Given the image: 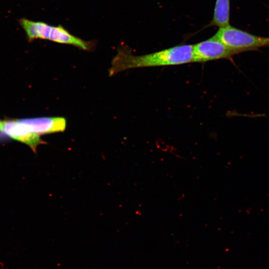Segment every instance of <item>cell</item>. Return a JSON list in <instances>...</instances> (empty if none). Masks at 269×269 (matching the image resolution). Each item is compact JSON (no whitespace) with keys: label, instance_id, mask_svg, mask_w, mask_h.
Segmentation results:
<instances>
[{"label":"cell","instance_id":"8","mask_svg":"<svg viewBox=\"0 0 269 269\" xmlns=\"http://www.w3.org/2000/svg\"><path fill=\"white\" fill-rule=\"evenodd\" d=\"M1 123H2V121H0V126H1Z\"/></svg>","mask_w":269,"mask_h":269},{"label":"cell","instance_id":"3","mask_svg":"<svg viewBox=\"0 0 269 269\" xmlns=\"http://www.w3.org/2000/svg\"><path fill=\"white\" fill-rule=\"evenodd\" d=\"M227 46L243 52L269 46V37L257 36L229 25L214 35Z\"/></svg>","mask_w":269,"mask_h":269},{"label":"cell","instance_id":"7","mask_svg":"<svg viewBox=\"0 0 269 269\" xmlns=\"http://www.w3.org/2000/svg\"><path fill=\"white\" fill-rule=\"evenodd\" d=\"M211 24L219 28L230 25V0H216Z\"/></svg>","mask_w":269,"mask_h":269},{"label":"cell","instance_id":"5","mask_svg":"<svg viewBox=\"0 0 269 269\" xmlns=\"http://www.w3.org/2000/svg\"><path fill=\"white\" fill-rule=\"evenodd\" d=\"M0 131L11 138L27 144L34 152L39 145L45 143L40 135L30 131L18 120L2 121Z\"/></svg>","mask_w":269,"mask_h":269},{"label":"cell","instance_id":"4","mask_svg":"<svg viewBox=\"0 0 269 269\" xmlns=\"http://www.w3.org/2000/svg\"><path fill=\"white\" fill-rule=\"evenodd\" d=\"M242 51L231 48L215 35L193 45V62H205L212 60L229 59Z\"/></svg>","mask_w":269,"mask_h":269},{"label":"cell","instance_id":"2","mask_svg":"<svg viewBox=\"0 0 269 269\" xmlns=\"http://www.w3.org/2000/svg\"><path fill=\"white\" fill-rule=\"evenodd\" d=\"M18 22L29 42L37 39L48 40L71 45L87 51L93 49L95 45L94 41H85L72 34L61 25L53 26L43 21H33L25 17L18 19Z\"/></svg>","mask_w":269,"mask_h":269},{"label":"cell","instance_id":"1","mask_svg":"<svg viewBox=\"0 0 269 269\" xmlns=\"http://www.w3.org/2000/svg\"><path fill=\"white\" fill-rule=\"evenodd\" d=\"M193 62V45L184 44L157 52L134 55L126 48L119 49L114 58L109 74L112 76L132 68L177 65Z\"/></svg>","mask_w":269,"mask_h":269},{"label":"cell","instance_id":"6","mask_svg":"<svg viewBox=\"0 0 269 269\" xmlns=\"http://www.w3.org/2000/svg\"><path fill=\"white\" fill-rule=\"evenodd\" d=\"M30 131L39 135L64 131L66 120L63 117H40L18 119Z\"/></svg>","mask_w":269,"mask_h":269}]
</instances>
